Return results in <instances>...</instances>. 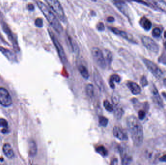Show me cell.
<instances>
[{"label":"cell","mask_w":166,"mask_h":165,"mask_svg":"<svg viewBox=\"0 0 166 165\" xmlns=\"http://www.w3.org/2000/svg\"><path fill=\"white\" fill-rule=\"evenodd\" d=\"M162 95H163V97H164L166 100V93H165V92H162Z\"/></svg>","instance_id":"cell-38"},{"label":"cell","mask_w":166,"mask_h":165,"mask_svg":"<svg viewBox=\"0 0 166 165\" xmlns=\"http://www.w3.org/2000/svg\"><path fill=\"white\" fill-rule=\"evenodd\" d=\"M160 161L162 162H166V154L163 155L162 157H161L159 159Z\"/></svg>","instance_id":"cell-37"},{"label":"cell","mask_w":166,"mask_h":165,"mask_svg":"<svg viewBox=\"0 0 166 165\" xmlns=\"http://www.w3.org/2000/svg\"><path fill=\"white\" fill-rule=\"evenodd\" d=\"M164 37L166 38V31L164 32Z\"/></svg>","instance_id":"cell-40"},{"label":"cell","mask_w":166,"mask_h":165,"mask_svg":"<svg viewBox=\"0 0 166 165\" xmlns=\"http://www.w3.org/2000/svg\"><path fill=\"white\" fill-rule=\"evenodd\" d=\"M106 53H107V59H106V62H108V64L109 65L111 64V62H112V53L110 51H106Z\"/></svg>","instance_id":"cell-28"},{"label":"cell","mask_w":166,"mask_h":165,"mask_svg":"<svg viewBox=\"0 0 166 165\" xmlns=\"http://www.w3.org/2000/svg\"><path fill=\"white\" fill-rule=\"evenodd\" d=\"M152 34L153 36L158 38V37L160 36L161 35V31L158 27H156L153 30Z\"/></svg>","instance_id":"cell-23"},{"label":"cell","mask_w":166,"mask_h":165,"mask_svg":"<svg viewBox=\"0 0 166 165\" xmlns=\"http://www.w3.org/2000/svg\"><path fill=\"white\" fill-rule=\"evenodd\" d=\"M140 84H141L142 87H145L148 85V82L145 76H143L141 77L140 79Z\"/></svg>","instance_id":"cell-31"},{"label":"cell","mask_w":166,"mask_h":165,"mask_svg":"<svg viewBox=\"0 0 166 165\" xmlns=\"http://www.w3.org/2000/svg\"><path fill=\"white\" fill-rule=\"evenodd\" d=\"M127 86L130 89L131 92L135 95H137L140 94L141 92V88L137 83L133 81H128L127 82Z\"/></svg>","instance_id":"cell-15"},{"label":"cell","mask_w":166,"mask_h":165,"mask_svg":"<svg viewBox=\"0 0 166 165\" xmlns=\"http://www.w3.org/2000/svg\"><path fill=\"white\" fill-rule=\"evenodd\" d=\"M164 46H165V49H166V42H165V43H164Z\"/></svg>","instance_id":"cell-41"},{"label":"cell","mask_w":166,"mask_h":165,"mask_svg":"<svg viewBox=\"0 0 166 165\" xmlns=\"http://www.w3.org/2000/svg\"><path fill=\"white\" fill-rule=\"evenodd\" d=\"M126 123L133 144L137 146L141 145L143 140V130L139 120L135 116H130Z\"/></svg>","instance_id":"cell-1"},{"label":"cell","mask_w":166,"mask_h":165,"mask_svg":"<svg viewBox=\"0 0 166 165\" xmlns=\"http://www.w3.org/2000/svg\"><path fill=\"white\" fill-rule=\"evenodd\" d=\"M141 42L146 49L153 53H158L159 51L158 45L150 37L143 36L141 37Z\"/></svg>","instance_id":"cell-8"},{"label":"cell","mask_w":166,"mask_h":165,"mask_svg":"<svg viewBox=\"0 0 166 165\" xmlns=\"http://www.w3.org/2000/svg\"><path fill=\"white\" fill-rule=\"evenodd\" d=\"M150 7L154 10H159L166 13V2L164 1H135Z\"/></svg>","instance_id":"cell-6"},{"label":"cell","mask_w":166,"mask_h":165,"mask_svg":"<svg viewBox=\"0 0 166 165\" xmlns=\"http://www.w3.org/2000/svg\"><path fill=\"white\" fill-rule=\"evenodd\" d=\"M91 54L95 62L100 68L104 69L106 67V60L102 51L97 47H93L91 49Z\"/></svg>","instance_id":"cell-5"},{"label":"cell","mask_w":166,"mask_h":165,"mask_svg":"<svg viewBox=\"0 0 166 165\" xmlns=\"http://www.w3.org/2000/svg\"><path fill=\"white\" fill-rule=\"evenodd\" d=\"M3 151L4 155L8 158H12L14 155L12 147L9 144H4L3 147Z\"/></svg>","instance_id":"cell-16"},{"label":"cell","mask_w":166,"mask_h":165,"mask_svg":"<svg viewBox=\"0 0 166 165\" xmlns=\"http://www.w3.org/2000/svg\"><path fill=\"white\" fill-rule=\"evenodd\" d=\"M12 103V98L9 93L6 89L0 87V104L3 107H8Z\"/></svg>","instance_id":"cell-9"},{"label":"cell","mask_w":166,"mask_h":165,"mask_svg":"<svg viewBox=\"0 0 166 165\" xmlns=\"http://www.w3.org/2000/svg\"><path fill=\"white\" fill-rule=\"evenodd\" d=\"M123 111L122 108H117L115 111V115L118 119H120L123 116Z\"/></svg>","instance_id":"cell-27"},{"label":"cell","mask_w":166,"mask_h":165,"mask_svg":"<svg viewBox=\"0 0 166 165\" xmlns=\"http://www.w3.org/2000/svg\"><path fill=\"white\" fill-rule=\"evenodd\" d=\"M28 9L30 11H33L35 9V7H34V5L32 4H29L28 5Z\"/></svg>","instance_id":"cell-35"},{"label":"cell","mask_w":166,"mask_h":165,"mask_svg":"<svg viewBox=\"0 0 166 165\" xmlns=\"http://www.w3.org/2000/svg\"><path fill=\"white\" fill-rule=\"evenodd\" d=\"M48 31L52 40L53 42V44L57 49V52L58 54L60 60L61 61V62L63 64H66L67 63V58L65 52L64 51V50L63 49L62 45H61V44L60 43L58 40L57 37L55 36L53 32L50 29H49Z\"/></svg>","instance_id":"cell-4"},{"label":"cell","mask_w":166,"mask_h":165,"mask_svg":"<svg viewBox=\"0 0 166 165\" xmlns=\"http://www.w3.org/2000/svg\"><path fill=\"white\" fill-rule=\"evenodd\" d=\"M97 29L100 31H103L105 30V25L103 22H99L97 24Z\"/></svg>","instance_id":"cell-32"},{"label":"cell","mask_w":166,"mask_h":165,"mask_svg":"<svg viewBox=\"0 0 166 165\" xmlns=\"http://www.w3.org/2000/svg\"><path fill=\"white\" fill-rule=\"evenodd\" d=\"M108 120L104 116H100L99 117V124L102 126H106L108 125Z\"/></svg>","instance_id":"cell-25"},{"label":"cell","mask_w":166,"mask_h":165,"mask_svg":"<svg viewBox=\"0 0 166 165\" xmlns=\"http://www.w3.org/2000/svg\"><path fill=\"white\" fill-rule=\"evenodd\" d=\"M110 29L114 34L121 36L123 38L130 42L132 43L137 44V41L134 39L133 36L128 32L123 31L120 30L118 28H115V27H111L110 28Z\"/></svg>","instance_id":"cell-10"},{"label":"cell","mask_w":166,"mask_h":165,"mask_svg":"<svg viewBox=\"0 0 166 165\" xmlns=\"http://www.w3.org/2000/svg\"><path fill=\"white\" fill-rule=\"evenodd\" d=\"M142 60H143L144 64L145 65L146 67L155 78L157 79H160L161 77H162L163 75V72L156 64L147 59L143 58Z\"/></svg>","instance_id":"cell-7"},{"label":"cell","mask_w":166,"mask_h":165,"mask_svg":"<svg viewBox=\"0 0 166 165\" xmlns=\"http://www.w3.org/2000/svg\"><path fill=\"white\" fill-rule=\"evenodd\" d=\"M139 24L146 31L150 30L152 27V22L145 17H143L140 18Z\"/></svg>","instance_id":"cell-17"},{"label":"cell","mask_w":166,"mask_h":165,"mask_svg":"<svg viewBox=\"0 0 166 165\" xmlns=\"http://www.w3.org/2000/svg\"><path fill=\"white\" fill-rule=\"evenodd\" d=\"M113 133L115 137L119 140L124 141L128 139V136L125 131L118 126H115L113 128Z\"/></svg>","instance_id":"cell-11"},{"label":"cell","mask_w":166,"mask_h":165,"mask_svg":"<svg viewBox=\"0 0 166 165\" xmlns=\"http://www.w3.org/2000/svg\"><path fill=\"white\" fill-rule=\"evenodd\" d=\"M163 82H164V84H165V85L166 86V78L164 79Z\"/></svg>","instance_id":"cell-39"},{"label":"cell","mask_w":166,"mask_h":165,"mask_svg":"<svg viewBox=\"0 0 166 165\" xmlns=\"http://www.w3.org/2000/svg\"><path fill=\"white\" fill-rule=\"evenodd\" d=\"M160 63L166 65V54H162L158 59Z\"/></svg>","instance_id":"cell-33"},{"label":"cell","mask_w":166,"mask_h":165,"mask_svg":"<svg viewBox=\"0 0 166 165\" xmlns=\"http://www.w3.org/2000/svg\"><path fill=\"white\" fill-rule=\"evenodd\" d=\"M35 25L37 27H39V28H41L43 27V20H42V18H38L36 19L35 22Z\"/></svg>","instance_id":"cell-30"},{"label":"cell","mask_w":166,"mask_h":165,"mask_svg":"<svg viewBox=\"0 0 166 165\" xmlns=\"http://www.w3.org/2000/svg\"><path fill=\"white\" fill-rule=\"evenodd\" d=\"M146 116L145 112L143 110H140L138 112V117L140 120H142L144 119Z\"/></svg>","instance_id":"cell-34"},{"label":"cell","mask_w":166,"mask_h":165,"mask_svg":"<svg viewBox=\"0 0 166 165\" xmlns=\"http://www.w3.org/2000/svg\"><path fill=\"white\" fill-rule=\"evenodd\" d=\"M112 100L113 104L115 105H117L119 102V97L118 96V95L116 93H113L112 95Z\"/></svg>","instance_id":"cell-26"},{"label":"cell","mask_w":166,"mask_h":165,"mask_svg":"<svg viewBox=\"0 0 166 165\" xmlns=\"http://www.w3.org/2000/svg\"><path fill=\"white\" fill-rule=\"evenodd\" d=\"M37 5L42 11L44 15L47 18L50 25L57 31L58 34H60L63 31V27L60 23L59 21L55 16L53 12L43 2L41 1H37Z\"/></svg>","instance_id":"cell-2"},{"label":"cell","mask_w":166,"mask_h":165,"mask_svg":"<svg viewBox=\"0 0 166 165\" xmlns=\"http://www.w3.org/2000/svg\"><path fill=\"white\" fill-rule=\"evenodd\" d=\"M94 79L96 85L100 89L101 91H103L104 89V85L103 80L101 77L100 73L97 70L94 71Z\"/></svg>","instance_id":"cell-14"},{"label":"cell","mask_w":166,"mask_h":165,"mask_svg":"<svg viewBox=\"0 0 166 165\" xmlns=\"http://www.w3.org/2000/svg\"><path fill=\"white\" fill-rule=\"evenodd\" d=\"M0 127H3L4 129H8V122L3 118H0Z\"/></svg>","instance_id":"cell-29"},{"label":"cell","mask_w":166,"mask_h":165,"mask_svg":"<svg viewBox=\"0 0 166 165\" xmlns=\"http://www.w3.org/2000/svg\"><path fill=\"white\" fill-rule=\"evenodd\" d=\"M121 80V78L119 75H118L116 74H114L112 75L110 77V79L109 84L111 87L112 89L115 88V84H114V82H120Z\"/></svg>","instance_id":"cell-18"},{"label":"cell","mask_w":166,"mask_h":165,"mask_svg":"<svg viewBox=\"0 0 166 165\" xmlns=\"http://www.w3.org/2000/svg\"><path fill=\"white\" fill-rule=\"evenodd\" d=\"M46 2H47L50 7L51 8L53 11L61 22H66V17L59 2L57 0H47L46 1Z\"/></svg>","instance_id":"cell-3"},{"label":"cell","mask_w":166,"mask_h":165,"mask_svg":"<svg viewBox=\"0 0 166 165\" xmlns=\"http://www.w3.org/2000/svg\"><path fill=\"white\" fill-rule=\"evenodd\" d=\"M114 20L115 19H114V17L112 16L108 17L107 18V21L109 22H114Z\"/></svg>","instance_id":"cell-36"},{"label":"cell","mask_w":166,"mask_h":165,"mask_svg":"<svg viewBox=\"0 0 166 165\" xmlns=\"http://www.w3.org/2000/svg\"><path fill=\"white\" fill-rule=\"evenodd\" d=\"M96 151L98 153L103 157H105L108 155V151L103 146H99L96 148Z\"/></svg>","instance_id":"cell-21"},{"label":"cell","mask_w":166,"mask_h":165,"mask_svg":"<svg viewBox=\"0 0 166 165\" xmlns=\"http://www.w3.org/2000/svg\"><path fill=\"white\" fill-rule=\"evenodd\" d=\"M85 90H86V94L89 97H93L94 95V87L93 85V84H90V83L87 84Z\"/></svg>","instance_id":"cell-19"},{"label":"cell","mask_w":166,"mask_h":165,"mask_svg":"<svg viewBox=\"0 0 166 165\" xmlns=\"http://www.w3.org/2000/svg\"><path fill=\"white\" fill-rule=\"evenodd\" d=\"M114 4L118 10L123 14L124 15L130 19L129 8L127 4L124 2L115 1L114 2Z\"/></svg>","instance_id":"cell-12"},{"label":"cell","mask_w":166,"mask_h":165,"mask_svg":"<svg viewBox=\"0 0 166 165\" xmlns=\"http://www.w3.org/2000/svg\"><path fill=\"white\" fill-rule=\"evenodd\" d=\"M37 153V147L34 141H31L30 144V153L32 156H34Z\"/></svg>","instance_id":"cell-22"},{"label":"cell","mask_w":166,"mask_h":165,"mask_svg":"<svg viewBox=\"0 0 166 165\" xmlns=\"http://www.w3.org/2000/svg\"><path fill=\"white\" fill-rule=\"evenodd\" d=\"M103 105L105 109H107L109 112H112L114 110L113 106L110 103L108 100L104 101L103 102Z\"/></svg>","instance_id":"cell-24"},{"label":"cell","mask_w":166,"mask_h":165,"mask_svg":"<svg viewBox=\"0 0 166 165\" xmlns=\"http://www.w3.org/2000/svg\"><path fill=\"white\" fill-rule=\"evenodd\" d=\"M79 70L81 75L84 79H88L89 77V72L85 66L81 65L79 67Z\"/></svg>","instance_id":"cell-20"},{"label":"cell","mask_w":166,"mask_h":165,"mask_svg":"<svg viewBox=\"0 0 166 165\" xmlns=\"http://www.w3.org/2000/svg\"><path fill=\"white\" fill-rule=\"evenodd\" d=\"M152 94H153V100H154L155 102L158 104V105L160 107H164V103H163L162 98L159 94L158 89L154 85H153V88H152Z\"/></svg>","instance_id":"cell-13"}]
</instances>
